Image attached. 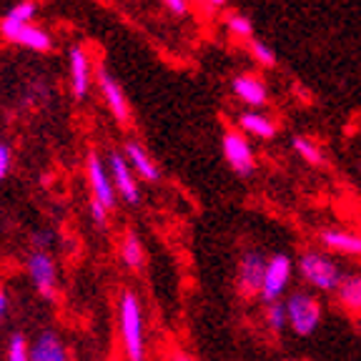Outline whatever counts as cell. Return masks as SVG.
Here are the masks:
<instances>
[{
    "label": "cell",
    "instance_id": "obj_1",
    "mask_svg": "<svg viewBox=\"0 0 361 361\" xmlns=\"http://www.w3.org/2000/svg\"><path fill=\"white\" fill-rule=\"evenodd\" d=\"M116 324H118V341L126 361H146L148 338H146V314L138 293L123 288L116 306Z\"/></svg>",
    "mask_w": 361,
    "mask_h": 361
},
{
    "label": "cell",
    "instance_id": "obj_2",
    "mask_svg": "<svg viewBox=\"0 0 361 361\" xmlns=\"http://www.w3.org/2000/svg\"><path fill=\"white\" fill-rule=\"evenodd\" d=\"M293 264L299 279L311 293H334L346 274L341 264L324 248H304Z\"/></svg>",
    "mask_w": 361,
    "mask_h": 361
},
{
    "label": "cell",
    "instance_id": "obj_3",
    "mask_svg": "<svg viewBox=\"0 0 361 361\" xmlns=\"http://www.w3.org/2000/svg\"><path fill=\"white\" fill-rule=\"evenodd\" d=\"M283 309H286V324L296 336L309 338L319 331L324 322V304L322 299L311 293L309 288H299V291H288L283 299Z\"/></svg>",
    "mask_w": 361,
    "mask_h": 361
},
{
    "label": "cell",
    "instance_id": "obj_4",
    "mask_svg": "<svg viewBox=\"0 0 361 361\" xmlns=\"http://www.w3.org/2000/svg\"><path fill=\"white\" fill-rule=\"evenodd\" d=\"M296 274V264L286 251H276L266 259L264 271V283H261L259 299L264 304H274V301H283L288 296V286Z\"/></svg>",
    "mask_w": 361,
    "mask_h": 361
},
{
    "label": "cell",
    "instance_id": "obj_5",
    "mask_svg": "<svg viewBox=\"0 0 361 361\" xmlns=\"http://www.w3.org/2000/svg\"><path fill=\"white\" fill-rule=\"evenodd\" d=\"M25 274L33 283L35 293L43 301H56L58 296V261L53 251L30 248L25 256Z\"/></svg>",
    "mask_w": 361,
    "mask_h": 361
},
{
    "label": "cell",
    "instance_id": "obj_6",
    "mask_svg": "<svg viewBox=\"0 0 361 361\" xmlns=\"http://www.w3.org/2000/svg\"><path fill=\"white\" fill-rule=\"evenodd\" d=\"M266 259L269 256L261 248H246V251H241V256L236 261V291L241 293V299L246 301L259 299L261 283H264Z\"/></svg>",
    "mask_w": 361,
    "mask_h": 361
},
{
    "label": "cell",
    "instance_id": "obj_7",
    "mask_svg": "<svg viewBox=\"0 0 361 361\" xmlns=\"http://www.w3.org/2000/svg\"><path fill=\"white\" fill-rule=\"evenodd\" d=\"M221 156L228 164V169L241 178L254 176L256 171V151L241 130H224L221 135Z\"/></svg>",
    "mask_w": 361,
    "mask_h": 361
},
{
    "label": "cell",
    "instance_id": "obj_8",
    "mask_svg": "<svg viewBox=\"0 0 361 361\" xmlns=\"http://www.w3.org/2000/svg\"><path fill=\"white\" fill-rule=\"evenodd\" d=\"M106 166H108V173H111V180H113V186H116V193H118L121 201L128 203V206H138V203H141V180L135 178V173L130 171L123 151H121V148L108 151Z\"/></svg>",
    "mask_w": 361,
    "mask_h": 361
},
{
    "label": "cell",
    "instance_id": "obj_9",
    "mask_svg": "<svg viewBox=\"0 0 361 361\" xmlns=\"http://www.w3.org/2000/svg\"><path fill=\"white\" fill-rule=\"evenodd\" d=\"M85 178H88L93 201L101 203L103 209L108 211H113L118 206V193H116L111 173H108V166L96 151H88V156H85Z\"/></svg>",
    "mask_w": 361,
    "mask_h": 361
},
{
    "label": "cell",
    "instance_id": "obj_10",
    "mask_svg": "<svg viewBox=\"0 0 361 361\" xmlns=\"http://www.w3.org/2000/svg\"><path fill=\"white\" fill-rule=\"evenodd\" d=\"M96 83H98V90H101V96H103V103H106L108 111L113 113L116 123L128 126L130 123V103H128V98H126V90H123V85L118 83V78H116L108 68L98 66Z\"/></svg>",
    "mask_w": 361,
    "mask_h": 361
},
{
    "label": "cell",
    "instance_id": "obj_11",
    "mask_svg": "<svg viewBox=\"0 0 361 361\" xmlns=\"http://www.w3.org/2000/svg\"><path fill=\"white\" fill-rule=\"evenodd\" d=\"M68 73H71V93L75 101H85L90 93V85L96 80L93 66H90V56L83 45H73L68 51Z\"/></svg>",
    "mask_w": 361,
    "mask_h": 361
},
{
    "label": "cell",
    "instance_id": "obj_12",
    "mask_svg": "<svg viewBox=\"0 0 361 361\" xmlns=\"http://www.w3.org/2000/svg\"><path fill=\"white\" fill-rule=\"evenodd\" d=\"M316 238H319V246H322L326 254L361 259V231L329 226V228H322Z\"/></svg>",
    "mask_w": 361,
    "mask_h": 361
},
{
    "label": "cell",
    "instance_id": "obj_13",
    "mask_svg": "<svg viewBox=\"0 0 361 361\" xmlns=\"http://www.w3.org/2000/svg\"><path fill=\"white\" fill-rule=\"evenodd\" d=\"M231 93L236 101H241L251 111H261L269 106V88L266 83L254 73H236L231 78Z\"/></svg>",
    "mask_w": 361,
    "mask_h": 361
},
{
    "label": "cell",
    "instance_id": "obj_14",
    "mask_svg": "<svg viewBox=\"0 0 361 361\" xmlns=\"http://www.w3.org/2000/svg\"><path fill=\"white\" fill-rule=\"evenodd\" d=\"M30 361H73L66 338L56 329H43L30 341Z\"/></svg>",
    "mask_w": 361,
    "mask_h": 361
},
{
    "label": "cell",
    "instance_id": "obj_15",
    "mask_svg": "<svg viewBox=\"0 0 361 361\" xmlns=\"http://www.w3.org/2000/svg\"><path fill=\"white\" fill-rule=\"evenodd\" d=\"M121 151H123L126 161H128L130 171H133L138 180H143V183H158L161 180V169H158L156 158L148 153V148L141 141L128 138Z\"/></svg>",
    "mask_w": 361,
    "mask_h": 361
},
{
    "label": "cell",
    "instance_id": "obj_16",
    "mask_svg": "<svg viewBox=\"0 0 361 361\" xmlns=\"http://www.w3.org/2000/svg\"><path fill=\"white\" fill-rule=\"evenodd\" d=\"M3 40L13 45H20V48H28L35 53H51L53 51V35L45 28H38L33 23L28 25H20V28H11V30H0Z\"/></svg>",
    "mask_w": 361,
    "mask_h": 361
},
{
    "label": "cell",
    "instance_id": "obj_17",
    "mask_svg": "<svg viewBox=\"0 0 361 361\" xmlns=\"http://www.w3.org/2000/svg\"><path fill=\"white\" fill-rule=\"evenodd\" d=\"M334 299L346 314L361 319V271H346L338 288L334 291Z\"/></svg>",
    "mask_w": 361,
    "mask_h": 361
},
{
    "label": "cell",
    "instance_id": "obj_18",
    "mask_svg": "<svg viewBox=\"0 0 361 361\" xmlns=\"http://www.w3.org/2000/svg\"><path fill=\"white\" fill-rule=\"evenodd\" d=\"M238 128H241L243 135H254V138H261V141H271L279 133L276 121L271 118L269 113L251 111V108L238 113Z\"/></svg>",
    "mask_w": 361,
    "mask_h": 361
},
{
    "label": "cell",
    "instance_id": "obj_19",
    "mask_svg": "<svg viewBox=\"0 0 361 361\" xmlns=\"http://www.w3.org/2000/svg\"><path fill=\"white\" fill-rule=\"evenodd\" d=\"M118 259L128 271H141L146 266V246H143V238L133 228H128L123 233V238H121Z\"/></svg>",
    "mask_w": 361,
    "mask_h": 361
},
{
    "label": "cell",
    "instance_id": "obj_20",
    "mask_svg": "<svg viewBox=\"0 0 361 361\" xmlns=\"http://www.w3.org/2000/svg\"><path fill=\"white\" fill-rule=\"evenodd\" d=\"M38 11H40L38 0H20V3H16V6L3 16V20H0V30H11V28H20V25H28V23H33V18L38 16Z\"/></svg>",
    "mask_w": 361,
    "mask_h": 361
},
{
    "label": "cell",
    "instance_id": "obj_21",
    "mask_svg": "<svg viewBox=\"0 0 361 361\" xmlns=\"http://www.w3.org/2000/svg\"><path fill=\"white\" fill-rule=\"evenodd\" d=\"M293 153L309 166H322L324 164V151L316 141H311L309 135H293L291 138Z\"/></svg>",
    "mask_w": 361,
    "mask_h": 361
},
{
    "label": "cell",
    "instance_id": "obj_22",
    "mask_svg": "<svg viewBox=\"0 0 361 361\" xmlns=\"http://www.w3.org/2000/svg\"><path fill=\"white\" fill-rule=\"evenodd\" d=\"M224 25H226V30L238 40H246L248 43V40L254 38V20H251L246 13H228V16L224 18Z\"/></svg>",
    "mask_w": 361,
    "mask_h": 361
},
{
    "label": "cell",
    "instance_id": "obj_23",
    "mask_svg": "<svg viewBox=\"0 0 361 361\" xmlns=\"http://www.w3.org/2000/svg\"><path fill=\"white\" fill-rule=\"evenodd\" d=\"M264 324L271 334H283L288 329L286 324V309H283V301H274V304L264 306Z\"/></svg>",
    "mask_w": 361,
    "mask_h": 361
},
{
    "label": "cell",
    "instance_id": "obj_24",
    "mask_svg": "<svg viewBox=\"0 0 361 361\" xmlns=\"http://www.w3.org/2000/svg\"><path fill=\"white\" fill-rule=\"evenodd\" d=\"M6 361H30V341L23 331H13L8 336Z\"/></svg>",
    "mask_w": 361,
    "mask_h": 361
},
{
    "label": "cell",
    "instance_id": "obj_25",
    "mask_svg": "<svg viewBox=\"0 0 361 361\" xmlns=\"http://www.w3.org/2000/svg\"><path fill=\"white\" fill-rule=\"evenodd\" d=\"M248 53H251V58H254L261 68H274L279 63L276 51H274V48H271V45L266 43V40H261V38L248 40Z\"/></svg>",
    "mask_w": 361,
    "mask_h": 361
},
{
    "label": "cell",
    "instance_id": "obj_26",
    "mask_svg": "<svg viewBox=\"0 0 361 361\" xmlns=\"http://www.w3.org/2000/svg\"><path fill=\"white\" fill-rule=\"evenodd\" d=\"M88 214H90V221H93L96 228H106L108 221H111V211L103 209L101 203H96L93 198H90V203H88Z\"/></svg>",
    "mask_w": 361,
    "mask_h": 361
},
{
    "label": "cell",
    "instance_id": "obj_27",
    "mask_svg": "<svg viewBox=\"0 0 361 361\" xmlns=\"http://www.w3.org/2000/svg\"><path fill=\"white\" fill-rule=\"evenodd\" d=\"M30 243H33V248L51 251L53 243H56V231H53V228H40V231H33V236H30Z\"/></svg>",
    "mask_w": 361,
    "mask_h": 361
},
{
    "label": "cell",
    "instance_id": "obj_28",
    "mask_svg": "<svg viewBox=\"0 0 361 361\" xmlns=\"http://www.w3.org/2000/svg\"><path fill=\"white\" fill-rule=\"evenodd\" d=\"M13 169V148L6 141H0V183L8 178Z\"/></svg>",
    "mask_w": 361,
    "mask_h": 361
},
{
    "label": "cell",
    "instance_id": "obj_29",
    "mask_svg": "<svg viewBox=\"0 0 361 361\" xmlns=\"http://www.w3.org/2000/svg\"><path fill=\"white\" fill-rule=\"evenodd\" d=\"M158 3L176 18H186L191 13V3L188 0H158Z\"/></svg>",
    "mask_w": 361,
    "mask_h": 361
},
{
    "label": "cell",
    "instance_id": "obj_30",
    "mask_svg": "<svg viewBox=\"0 0 361 361\" xmlns=\"http://www.w3.org/2000/svg\"><path fill=\"white\" fill-rule=\"evenodd\" d=\"M169 361H198V359H196V356H191V354H188V351H180V349H176V351H171Z\"/></svg>",
    "mask_w": 361,
    "mask_h": 361
},
{
    "label": "cell",
    "instance_id": "obj_31",
    "mask_svg": "<svg viewBox=\"0 0 361 361\" xmlns=\"http://www.w3.org/2000/svg\"><path fill=\"white\" fill-rule=\"evenodd\" d=\"M6 314H8V291L3 286H0V324H3Z\"/></svg>",
    "mask_w": 361,
    "mask_h": 361
},
{
    "label": "cell",
    "instance_id": "obj_32",
    "mask_svg": "<svg viewBox=\"0 0 361 361\" xmlns=\"http://www.w3.org/2000/svg\"><path fill=\"white\" fill-rule=\"evenodd\" d=\"M203 3H206L209 8H224L228 0H203Z\"/></svg>",
    "mask_w": 361,
    "mask_h": 361
},
{
    "label": "cell",
    "instance_id": "obj_33",
    "mask_svg": "<svg viewBox=\"0 0 361 361\" xmlns=\"http://www.w3.org/2000/svg\"><path fill=\"white\" fill-rule=\"evenodd\" d=\"M188 3H203V0H188Z\"/></svg>",
    "mask_w": 361,
    "mask_h": 361
},
{
    "label": "cell",
    "instance_id": "obj_34",
    "mask_svg": "<svg viewBox=\"0 0 361 361\" xmlns=\"http://www.w3.org/2000/svg\"><path fill=\"white\" fill-rule=\"evenodd\" d=\"M359 334H361V319H359Z\"/></svg>",
    "mask_w": 361,
    "mask_h": 361
}]
</instances>
